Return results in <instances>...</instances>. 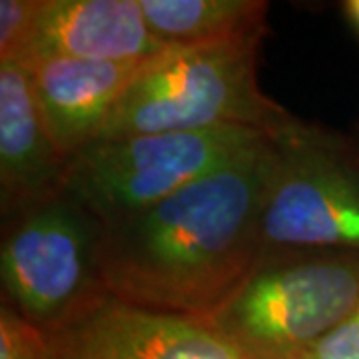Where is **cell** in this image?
Here are the masks:
<instances>
[{
	"label": "cell",
	"mask_w": 359,
	"mask_h": 359,
	"mask_svg": "<svg viewBox=\"0 0 359 359\" xmlns=\"http://www.w3.org/2000/svg\"><path fill=\"white\" fill-rule=\"evenodd\" d=\"M271 138L136 216L102 226L110 295L132 306L212 318L259 262V210Z\"/></svg>",
	"instance_id": "cell-1"
},
{
	"label": "cell",
	"mask_w": 359,
	"mask_h": 359,
	"mask_svg": "<svg viewBox=\"0 0 359 359\" xmlns=\"http://www.w3.org/2000/svg\"><path fill=\"white\" fill-rule=\"evenodd\" d=\"M264 39L168 46L116 104L98 140L244 126L271 132L292 114L257 84Z\"/></svg>",
	"instance_id": "cell-2"
},
{
	"label": "cell",
	"mask_w": 359,
	"mask_h": 359,
	"mask_svg": "<svg viewBox=\"0 0 359 359\" xmlns=\"http://www.w3.org/2000/svg\"><path fill=\"white\" fill-rule=\"evenodd\" d=\"M269 138L259 259L313 252L359 256L358 144L295 116Z\"/></svg>",
	"instance_id": "cell-3"
},
{
	"label": "cell",
	"mask_w": 359,
	"mask_h": 359,
	"mask_svg": "<svg viewBox=\"0 0 359 359\" xmlns=\"http://www.w3.org/2000/svg\"><path fill=\"white\" fill-rule=\"evenodd\" d=\"M358 304V254H282L262 257L210 321L248 359H294Z\"/></svg>",
	"instance_id": "cell-4"
},
{
	"label": "cell",
	"mask_w": 359,
	"mask_h": 359,
	"mask_svg": "<svg viewBox=\"0 0 359 359\" xmlns=\"http://www.w3.org/2000/svg\"><path fill=\"white\" fill-rule=\"evenodd\" d=\"M102 224L65 192L2 222V304L42 334L112 295L100 264Z\"/></svg>",
	"instance_id": "cell-5"
},
{
	"label": "cell",
	"mask_w": 359,
	"mask_h": 359,
	"mask_svg": "<svg viewBox=\"0 0 359 359\" xmlns=\"http://www.w3.org/2000/svg\"><path fill=\"white\" fill-rule=\"evenodd\" d=\"M244 126L96 140L68 160L65 194L102 226L136 216L268 140Z\"/></svg>",
	"instance_id": "cell-6"
},
{
	"label": "cell",
	"mask_w": 359,
	"mask_h": 359,
	"mask_svg": "<svg viewBox=\"0 0 359 359\" xmlns=\"http://www.w3.org/2000/svg\"><path fill=\"white\" fill-rule=\"evenodd\" d=\"M44 359H248L208 318L140 308L110 297L44 334Z\"/></svg>",
	"instance_id": "cell-7"
},
{
	"label": "cell",
	"mask_w": 359,
	"mask_h": 359,
	"mask_svg": "<svg viewBox=\"0 0 359 359\" xmlns=\"http://www.w3.org/2000/svg\"><path fill=\"white\" fill-rule=\"evenodd\" d=\"M68 158L58 150L25 66L0 62L2 222L65 192Z\"/></svg>",
	"instance_id": "cell-8"
},
{
	"label": "cell",
	"mask_w": 359,
	"mask_h": 359,
	"mask_svg": "<svg viewBox=\"0 0 359 359\" xmlns=\"http://www.w3.org/2000/svg\"><path fill=\"white\" fill-rule=\"evenodd\" d=\"M144 18L140 0H42L22 65L65 56L96 62H144L166 50Z\"/></svg>",
	"instance_id": "cell-9"
},
{
	"label": "cell",
	"mask_w": 359,
	"mask_h": 359,
	"mask_svg": "<svg viewBox=\"0 0 359 359\" xmlns=\"http://www.w3.org/2000/svg\"><path fill=\"white\" fill-rule=\"evenodd\" d=\"M146 62L48 56L25 66L46 126L65 158L70 160L100 138L116 104Z\"/></svg>",
	"instance_id": "cell-10"
},
{
	"label": "cell",
	"mask_w": 359,
	"mask_h": 359,
	"mask_svg": "<svg viewBox=\"0 0 359 359\" xmlns=\"http://www.w3.org/2000/svg\"><path fill=\"white\" fill-rule=\"evenodd\" d=\"M140 6L164 46H200L268 34L269 4L262 0H140Z\"/></svg>",
	"instance_id": "cell-11"
},
{
	"label": "cell",
	"mask_w": 359,
	"mask_h": 359,
	"mask_svg": "<svg viewBox=\"0 0 359 359\" xmlns=\"http://www.w3.org/2000/svg\"><path fill=\"white\" fill-rule=\"evenodd\" d=\"M42 0H0V62L22 65L34 39Z\"/></svg>",
	"instance_id": "cell-12"
},
{
	"label": "cell",
	"mask_w": 359,
	"mask_h": 359,
	"mask_svg": "<svg viewBox=\"0 0 359 359\" xmlns=\"http://www.w3.org/2000/svg\"><path fill=\"white\" fill-rule=\"evenodd\" d=\"M0 359H44V334L4 304L0 308Z\"/></svg>",
	"instance_id": "cell-13"
},
{
	"label": "cell",
	"mask_w": 359,
	"mask_h": 359,
	"mask_svg": "<svg viewBox=\"0 0 359 359\" xmlns=\"http://www.w3.org/2000/svg\"><path fill=\"white\" fill-rule=\"evenodd\" d=\"M294 359H359V304L330 334Z\"/></svg>",
	"instance_id": "cell-14"
},
{
	"label": "cell",
	"mask_w": 359,
	"mask_h": 359,
	"mask_svg": "<svg viewBox=\"0 0 359 359\" xmlns=\"http://www.w3.org/2000/svg\"><path fill=\"white\" fill-rule=\"evenodd\" d=\"M341 11L346 14L347 22L353 26V30L359 34V0H346L341 4Z\"/></svg>",
	"instance_id": "cell-15"
},
{
	"label": "cell",
	"mask_w": 359,
	"mask_h": 359,
	"mask_svg": "<svg viewBox=\"0 0 359 359\" xmlns=\"http://www.w3.org/2000/svg\"><path fill=\"white\" fill-rule=\"evenodd\" d=\"M358 148H359V142H358Z\"/></svg>",
	"instance_id": "cell-16"
}]
</instances>
